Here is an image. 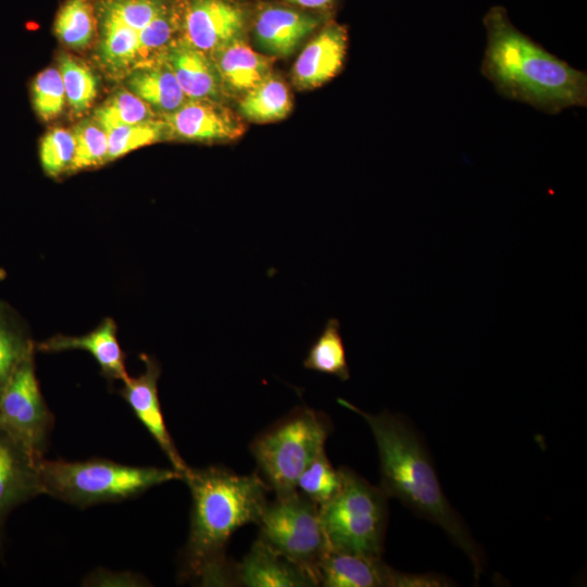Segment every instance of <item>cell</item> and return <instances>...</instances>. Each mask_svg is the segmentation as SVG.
Instances as JSON below:
<instances>
[{"instance_id": "cell-31", "label": "cell", "mask_w": 587, "mask_h": 587, "mask_svg": "<svg viewBox=\"0 0 587 587\" xmlns=\"http://www.w3.org/2000/svg\"><path fill=\"white\" fill-rule=\"evenodd\" d=\"M30 96L33 108L41 120L57 118L66 101L59 70L49 67L38 73L32 82Z\"/></svg>"}, {"instance_id": "cell-2", "label": "cell", "mask_w": 587, "mask_h": 587, "mask_svg": "<svg viewBox=\"0 0 587 587\" xmlns=\"http://www.w3.org/2000/svg\"><path fill=\"white\" fill-rule=\"evenodd\" d=\"M183 479L192 499L184 575L204 585L224 583L226 544L239 527L258 523L270 487L257 474L237 475L220 466L188 467Z\"/></svg>"}, {"instance_id": "cell-10", "label": "cell", "mask_w": 587, "mask_h": 587, "mask_svg": "<svg viewBox=\"0 0 587 587\" xmlns=\"http://www.w3.org/2000/svg\"><path fill=\"white\" fill-rule=\"evenodd\" d=\"M245 27V12L229 0H185L180 8L183 39L205 53L242 39Z\"/></svg>"}, {"instance_id": "cell-34", "label": "cell", "mask_w": 587, "mask_h": 587, "mask_svg": "<svg viewBox=\"0 0 587 587\" xmlns=\"http://www.w3.org/2000/svg\"><path fill=\"white\" fill-rule=\"evenodd\" d=\"M7 276V272L0 267V282H2Z\"/></svg>"}, {"instance_id": "cell-1", "label": "cell", "mask_w": 587, "mask_h": 587, "mask_svg": "<svg viewBox=\"0 0 587 587\" xmlns=\"http://www.w3.org/2000/svg\"><path fill=\"white\" fill-rule=\"evenodd\" d=\"M483 23L487 46L482 73L500 95L550 114L587 105L586 73L519 30L503 7L490 8Z\"/></svg>"}, {"instance_id": "cell-5", "label": "cell", "mask_w": 587, "mask_h": 587, "mask_svg": "<svg viewBox=\"0 0 587 587\" xmlns=\"http://www.w3.org/2000/svg\"><path fill=\"white\" fill-rule=\"evenodd\" d=\"M42 492L79 508L137 497L157 485L182 479L177 471L132 466L105 459L38 461Z\"/></svg>"}, {"instance_id": "cell-13", "label": "cell", "mask_w": 587, "mask_h": 587, "mask_svg": "<svg viewBox=\"0 0 587 587\" xmlns=\"http://www.w3.org/2000/svg\"><path fill=\"white\" fill-rule=\"evenodd\" d=\"M39 460L0 427V534L5 517L15 507L43 495Z\"/></svg>"}, {"instance_id": "cell-26", "label": "cell", "mask_w": 587, "mask_h": 587, "mask_svg": "<svg viewBox=\"0 0 587 587\" xmlns=\"http://www.w3.org/2000/svg\"><path fill=\"white\" fill-rule=\"evenodd\" d=\"M58 70L67 103L75 114H83L97 97V76L88 65L67 53L61 54Z\"/></svg>"}, {"instance_id": "cell-23", "label": "cell", "mask_w": 587, "mask_h": 587, "mask_svg": "<svg viewBox=\"0 0 587 587\" xmlns=\"http://www.w3.org/2000/svg\"><path fill=\"white\" fill-rule=\"evenodd\" d=\"M291 108L292 102L288 87L280 78L272 74L245 92L239 103L241 114L249 121L257 123L285 118Z\"/></svg>"}, {"instance_id": "cell-14", "label": "cell", "mask_w": 587, "mask_h": 587, "mask_svg": "<svg viewBox=\"0 0 587 587\" xmlns=\"http://www.w3.org/2000/svg\"><path fill=\"white\" fill-rule=\"evenodd\" d=\"M347 48V28L336 23L325 26L299 54L292 68L295 85L313 89L332 79L342 67Z\"/></svg>"}, {"instance_id": "cell-20", "label": "cell", "mask_w": 587, "mask_h": 587, "mask_svg": "<svg viewBox=\"0 0 587 587\" xmlns=\"http://www.w3.org/2000/svg\"><path fill=\"white\" fill-rule=\"evenodd\" d=\"M124 79L128 91L163 115L178 109L187 99L164 58L132 71Z\"/></svg>"}, {"instance_id": "cell-19", "label": "cell", "mask_w": 587, "mask_h": 587, "mask_svg": "<svg viewBox=\"0 0 587 587\" xmlns=\"http://www.w3.org/2000/svg\"><path fill=\"white\" fill-rule=\"evenodd\" d=\"M238 580L249 587H307L319 585L303 567L258 539L236 567Z\"/></svg>"}, {"instance_id": "cell-9", "label": "cell", "mask_w": 587, "mask_h": 587, "mask_svg": "<svg viewBox=\"0 0 587 587\" xmlns=\"http://www.w3.org/2000/svg\"><path fill=\"white\" fill-rule=\"evenodd\" d=\"M54 416L36 376L35 352L15 369L0 391V427L37 459L43 458Z\"/></svg>"}, {"instance_id": "cell-8", "label": "cell", "mask_w": 587, "mask_h": 587, "mask_svg": "<svg viewBox=\"0 0 587 587\" xmlns=\"http://www.w3.org/2000/svg\"><path fill=\"white\" fill-rule=\"evenodd\" d=\"M259 539L308 571L320 584L319 565L328 551L320 507L297 491L266 503Z\"/></svg>"}, {"instance_id": "cell-15", "label": "cell", "mask_w": 587, "mask_h": 587, "mask_svg": "<svg viewBox=\"0 0 587 587\" xmlns=\"http://www.w3.org/2000/svg\"><path fill=\"white\" fill-rule=\"evenodd\" d=\"M80 349L89 352L110 384L124 382L129 376L126 354L117 340V325L113 319H104L93 330L83 336L54 335L36 344V350L47 353Z\"/></svg>"}, {"instance_id": "cell-6", "label": "cell", "mask_w": 587, "mask_h": 587, "mask_svg": "<svg viewBox=\"0 0 587 587\" xmlns=\"http://www.w3.org/2000/svg\"><path fill=\"white\" fill-rule=\"evenodd\" d=\"M341 487L320 507L329 550L382 557L387 523V496L353 471L341 467Z\"/></svg>"}, {"instance_id": "cell-33", "label": "cell", "mask_w": 587, "mask_h": 587, "mask_svg": "<svg viewBox=\"0 0 587 587\" xmlns=\"http://www.w3.org/2000/svg\"><path fill=\"white\" fill-rule=\"evenodd\" d=\"M287 2L300 5L307 9H325L330 7L335 0H286Z\"/></svg>"}, {"instance_id": "cell-18", "label": "cell", "mask_w": 587, "mask_h": 587, "mask_svg": "<svg viewBox=\"0 0 587 587\" xmlns=\"http://www.w3.org/2000/svg\"><path fill=\"white\" fill-rule=\"evenodd\" d=\"M320 20L294 9L266 5L254 20L253 33L258 46L274 57L291 54L317 27Z\"/></svg>"}, {"instance_id": "cell-22", "label": "cell", "mask_w": 587, "mask_h": 587, "mask_svg": "<svg viewBox=\"0 0 587 587\" xmlns=\"http://www.w3.org/2000/svg\"><path fill=\"white\" fill-rule=\"evenodd\" d=\"M35 350L26 322L8 302L0 300V391L18 364Z\"/></svg>"}, {"instance_id": "cell-4", "label": "cell", "mask_w": 587, "mask_h": 587, "mask_svg": "<svg viewBox=\"0 0 587 587\" xmlns=\"http://www.w3.org/2000/svg\"><path fill=\"white\" fill-rule=\"evenodd\" d=\"M95 9L96 57L114 76L160 61L180 27L173 0H97Z\"/></svg>"}, {"instance_id": "cell-27", "label": "cell", "mask_w": 587, "mask_h": 587, "mask_svg": "<svg viewBox=\"0 0 587 587\" xmlns=\"http://www.w3.org/2000/svg\"><path fill=\"white\" fill-rule=\"evenodd\" d=\"M108 138V162L134 150L161 141L170 135L165 121L148 120L104 130Z\"/></svg>"}, {"instance_id": "cell-28", "label": "cell", "mask_w": 587, "mask_h": 587, "mask_svg": "<svg viewBox=\"0 0 587 587\" xmlns=\"http://www.w3.org/2000/svg\"><path fill=\"white\" fill-rule=\"evenodd\" d=\"M151 118H154L153 110L127 89L114 92L93 113V120L104 130Z\"/></svg>"}, {"instance_id": "cell-29", "label": "cell", "mask_w": 587, "mask_h": 587, "mask_svg": "<svg viewBox=\"0 0 587 587\" xmlns=\"http://www.w3.org/2000/svg\"><path fill=\"white\" fill-rule=\"evenodd\" d=\"M341 483L340 470L333 467L323 449L299 476L297 488L321 507L336 496Z\"/></svg>"}, {"instance_id": "cell-24", "label": "cell", "mask_w": 587, "mask_h": 587, "mask_svg": "<svg viewBox=\"0 0 587 587\" xmlns=\"http://www.w3.org/2000/svg\"><path fill=\"white\" fill-rule=\"evenodd\" d=\"M303 365L341 380L350 378L340 323L337 319H329L326 322L322 333L310 347Z\"/></svg>"}, {"instance_id": "cell-16", "label": "cell", "mask_w": 587, "mask_h": 587, "mask_svg": "<svg viewBox=\"0 0 587 587\" xmlns=\"http://www.w3.org/2000/svg\"><path fill=\"white\" fill-rule=\"evenodd\" d=\"M168 132L192 141H227L241 135V125L230 113L205 100H186L164 115Z\"/></svg>"}, {"instance_id": "cell-21", "label": "cell", "mask_w": 587, "mask_h": 587, "mask_svg": "<svg viewBox=\"0 0 587 587\" xmlns=\"http://www.w3.org/2000/svg\"><path fill=\"white\" fill-rule=\"evenodd\" d=\"M210 55L223 85L236 92H247L272 71V60L251 49L243 39L236 40Z\"/></svg>"}, {"instance_id": "cell-25", "label": "cell", "mask_w": 587, "mask_h": 587, "mask_svg": "<svg viewBox=\"0 0 587 587\" xmlns=\"http://www.w3.org/2000/svg\"><path fill=\"white\" fill-rule=\"evenodd\" d=\"M54 32L72 49H85L97 35L95 3L90 0H66L58 12Z\"/></svg>"}, {"instance_id": "cell-30", "label": "cell", "mask_w": 587, "mask_h": 587, "mask_svg": "<svg viewBox=\"0 0 587 587\" xmlns=\"http://www.w3.org/2000/svg\"><path fill=\"white\" fill-rule=\"evenodd\" d=\"M75 141L71 172L98 167L108 162V138L92 118L83 120L72 130Z\"/></svg>"}, {"instance_id": "cell-12", "label": "cell", "mask_w": 587, "mask_h": 587, "mask_svg": "<svg viewBox=\"0 0 587 587\" xmlns=\"http://www.w3.org/2000/svg\"><path fill=\"white\" fill-rule=\"evenodd\" d=\"M320 584L327 587H413V573L389 567L382 558L329 550L319 565Z\"/></svg>"}, {"instance_id": "cell-32", "label": "cell", "mask_w": 587, "mask_h": 587, "mask_svg": "<svg viewBox=\"0 0 587 587\" xmlns=\"http://www.w3.org/2000/svg\"><path fill=\"white\" fill-rule=\"evenodd\" d=\"M75 152V141L72 132L53 128L48 132L39 143V161L45 174L58 178L71 172Z\"/></svg>"}, {"instance_id": "cell-3", "label": "cell", "mask_w": 587, "mask_h": 587, "mask_svg": "<svg viewBox=\"0 0 587 587\" xmlns=\"http://www.w3.org/2000/svg\"><path fill=\"white\" fill-rule=\"evenodd\" d=\"M338 401L369 424L378 449L379 488L387 498L399 499L417 515L439 525L467 555L478 576L483 570L482 549L447 500L428 453L414 429L388 412L370 414L346 400Z\"/></svg>"}, {"instance_id": "cell-7", "label": "cell", "mask_w": 587, "mask_h": 587, "mask_svg": "<svg viewBox=\"0 0 587 587\" xmlns=\"http://www.w3.org/2000/svg\"><path fill=\"white\" fill-rule=\"evenodd\" d=\"M329 425L321 413L302 408L259 435L250 450L276 498L297 491L302 472L324 449Z\"/></svg>"}, {"instance_id": "cell-11", "label": "cell", "mask_w": 587, "mask_h": 587, "mask_svg": "<svg viewBox=\"0 0 587 587\" xmlns=\"http://www.w3.org/2000/svg\"><path fill=\"white\" fill-rule=\"evenodd\" d=\"M140 360L145 363L143 372L137 377H128L122 382L123 386L117 392L165 453L174 470L183 477L189 466L180 457L166 428L158 396L161 365L155 358L146 353L140 354Z\"/></svg>"}, {"instance_id": "cell-17", "label": "cell", "mask_w": 587, "mask_h": 587, "mask_svg": "<svg viewBox=\"0 0 587 587\" xmlns=\"http://www.w3.org/2000/svg\"><path fill=\"white\" fill-rule=\"evenodd\" d=\"M163 58L187 99L218 101L224 85L214 61L205 52L180 38L168 46Z\"/></svg>"}]
</instances>
